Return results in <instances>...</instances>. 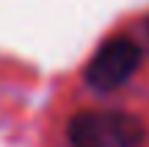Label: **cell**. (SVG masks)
I'll return each instance as SVG.
<instances>
[{"mask_svg":"<svg viewBox=\"0 0 149 147\" xmlns=\"http://www.w3.org/2000/svg\"><path fill=\"white\" fill-rule=\"evenodd\" d=\"M69 147H141L144 125L116 108H88L69 120Z\"/></svg>","mask_w":149,"mask_h":147,"instance_id":"obj_1","label":"cell"},{"mask_svg":"<svg viewBox=\"0 0 149 147\" xmlns=\"http://www.w3.org/2000/svg\"><path fill=\"white\" fill-rule=\"evenodd\" d=\"M141 44L130 36H113L105 44H100L91 61L86 64V83L94 92H116L122 89L130 78L135 75V70L141 67Z\"/></svg>","mask_w":149,"mask_h":147,"instance_id":"obj_2","label":"cell"}]
</instances>
